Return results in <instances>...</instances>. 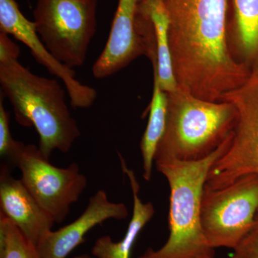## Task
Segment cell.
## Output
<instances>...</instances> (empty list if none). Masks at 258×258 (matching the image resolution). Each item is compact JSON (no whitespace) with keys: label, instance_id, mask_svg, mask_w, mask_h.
Instances as JSON below:
<instances>
[{"label":"cell","instance_id":"obj_15","mask_svg":"<svg viewBox=\"0 0 258 258\" xmlns=\"http://www.w3.org/2000/svg\"><path fill=\"white\" fill-rule=\"evenodd\" d=\"M118 157L122 171L128 177L132 188L133 195L132 217L121 240L114 242L108 235L97 239L91 249V254L95 258H130L132 248L139 233L155 214V209L152 203H144L139 198L140 186L134 171L127 166L124 158L119 152H118Z\"/></svg>","mask_w":258,"mask_h":258},{"label":"cell","instance_id":"obj_24","mask_svg":"<svg viewBox=\"0 0 258 258\" xmlns=\"http://www.w3.org/2000/svg\"><path fill=\"white\" fill-rule=\"evenodd\" d=\"M28 1L29 2V0H28Z\"/></svg>","mask_w":258,"mask_h":258},{"label":"cell","instance_id":"obj_2","mask_svg":"<svg viewBox=\"0 0 258 258\" xmlns=\"http://www.w3.org/2000/svg\"><path fill=\"white\" fill-rule=\"evenodd\" d=\"M0 85L19 124L36 129L44 157L49 159L54 151L68 153L72 149L81 130L57 80L37 76L17 59H9L0 61Z\"/></svg>","mask_w":258,"mask_h":258},{"label":"cell","instance_id":"obj_6","mask_svg":"<svg viewBox=\"0 0 258 258\" xmlns=\"http://www.w3.org/2000/svg\"><path fill=\"white\" fill-rule=\"evenodd\" d=\"M258 217V175L248 174L219 189H204L201 222L212 248L235 249Z\"/></svg>","mask_w":258,"mask_h":258},{"label":"cell","instance_id":"obj_5","mask_svg":"<svg viewBox=\"0 0 258 258\" xmlns=\"http://www.w3.org/2000/svg\"><path fill=\"white\" fill-rule=\"evenodd\" d=\"M98 0H37L33 11L40 40L61 63H85L97 28Z\"/></svg>","mask_w":258,"mask_h":258},{"label":"cell","instance_id":"obj_20","mask_svg":"<svg viewBox=\"0 0 258 258\" xmlns=\"http://www.w3.org/2000/svg\"><path fill=\"white\" fill-rule=\"evenodd\" d=\"M20 55V48L5 32H0V61L17 59Z\"/></svg>","mask_w":258,"mask_h":258},{"label":"cell","instance_id":"obj_21","mask_svg":"<svg viewBox=\"0 0 258 258\" xmlns=\"http://www.w3.org/2000/svg\"><path fill=\"white\" fill-rule=\"evenodd\" d=\"M74 258H95L93 257V256H90L88 255V254H81V255L79 256H76V257H74Z\"/></svg>","mask_w":258,"mask_h":258},{"label":"cell","instance_id":"obj_9","mask_svg":"<svg viewBox=\"0 0 258 258\" xmlns=\"http://www.w3.org/2000/svg\"><path fill=\"white\" fill-rule=\"evenodd\" d=\"M0 32L25 44L39 64L62 81L74 108H88L94 103L96 90L78 81L74 70L61 63L49 52L38 36L35 22L25 18L15 0H0Z\"/></svg>","mask_w":258,"mask_h":258},{"label":"cell","instance_id":"obj_13","mask_svg":"<svg viewBox=\"0 0 258 258\" xmlns=\"http://www.w3.org/2000/svg\"><path fill=\"white\" fill-rule=\"evenodd\" d=\"M0 209L35 247L55 224L22 179L13 177L5 165L0 169Z\"/></svg>","mask_w":258,"mask_h":258},{"label":"cell","instance_id":"obj_23","mask_svg":"<svg viewBox=\"0 0 258 258\" xmlns=\"http://www.w3.org/2000/svg\"><path fill=\"white\" fill-rule=\"evenodd\" d=\"M98 1H99V0H98Z\"/></svg>","mask_w":258,"mask_h":258},{"label":"cell","instance_id":"obj_14","mask_svg":"<svg viewBox=\"0 0 258 258\" xmlns=\"http://www.w3.org/2000/svg\"><path fill=\"white\" fill-rule=\"evenodd\" d=\"M227 36L235 60L252 71L258 64V0H230Z\"/></svg>","mask_w":258,"mask_h":258},{"label":"cell","instance_id":"obj_22","mask_svg":"<svg viewBox=\"0 0 258 258\" xmlns=\"http://www.w3.org/2000/svg\"><path fill=\"white\" fill-rule=\"evenodd\" d=\"M212 258H215V257H212ZM230 258H233V257H230Z\"/></svg>","mask_w":258,"mask_h":258},{"label":"cell","instance_id":"obj_10","mask_svg":"<svg viewBox=\"0 0 258 258\" xmlns=\"http://www.w3.org/2000/svg\"><path fill=\"white\" fill-rule=\"evenodd\" d=\"M128 215L125 204L110 201L104 190H98L81 216L59 230L47 232L37 245L38 253L41 258H66L85 242V236L93 227L108 220H125Z\"/></svg>","mask_w":258,"mask_h":258},{"label":"cell","instance_id":"obj_7","mask_svg":"<svg viewBox=\"0 0 258 258\" xmlns=\"http://www.w3.org/2000/svg\"><path fill=\"white\" fill-rule=\"evenodd\" d=\"M237 111L230 147L212 165L205 187L219 189L242 176L258 175V64L248 79L224 96Z\"/></svg>","mask_w":258,"mask_h":258},{"label":"cell","instance_id":"obj_18","mask_svg":"<svg viewBox=\"0 0 258 258\" xmlns=\"http://www.w3.org/2000/svg\"><path fill=\"white\" fill-rule=\"evenodd\" d=\"M3 95H0V157L10 166L18 167L25 144L13 139L10 132V113L5 110Z\"/></svg>","mask_w":258,"mask_h":258},{"label":"cell","instance_id":"obj_16","mask_svg":"<svg viewBox=\"0 0 258 258\" xmlns=\"http://www.w3.org/2000/svg\"><path fill=\"white\" fill-rule=\"evenodd\" d=\"M148 111L149 119L141 141L140 150L143 161L144 179L150 181L156 152L165 131L168 111L167 93L161 88L154 76L152 101Z\"/></svg>","mask_w":258,"mask_h":258},{"label":"cell","instance_id":"obj_17","mask_svg":"<svg viewBox=\"0 0 258 258\" xmlns=\"http://www.w3.org/2000/svg\"><path fill=\"white\" fill-rule=\"evenodd\" d=\"M0 258H41L37 247L0 212Z\"/></svg>","mask_w":258,"mask_h":258},{"label":"cell","instance_id":"obj_1","mask_svg":"<svg viewBox=\"0 0 258 258\" xmlns=\"http://www.w3.org/2000/svg\"><path fill=\"white\" fill-rule=\"evenodd\" d=\"M169 19V47L180 88L209 101H222L251 71L228 45L230 0H163Z\"/></svg>","mask_w":258,"mask_h":258},{"label":"cell","instance_id":"obj_11","mask_svg":"<svg viewBox=\"0 0 258 258\" xmlns=\"http://www.w3.org/2000/svg\"><path fill=\"white\" fill-rule=\"evenodd\" d=\"M140 0H118L108 41L92 68L96 79L110 77L145 55L137 22Z\"/></svg>","mask_w":258,"mask_h":258},{"label":"cell","instance_id":"obj_3","mask_svg":"<svg viewBox=\"0 0 258 258\" xmlns=\"http://www.w3.org/2000/svg\"><path fill=\"white\" fill-rule=\"evenodd\" d=\"M232 136L200 160L171 159L155 164L170 188L169 236L161 248L147 249L138 258L214 257V249L207 242L202 227V199L209 172L230 147Z\"/></svg>","mask_w":258,"mask_h":258},{"label":"cell","instance_id":"obj_12","mask_svg":"<svg viewBox=\"0 0 258 258\" xmlns=\"http://www.w3.org/2000/svg\"><path fill=\"white\" fill-rule=\"evenodd\" d=\"M137 32L148 58L157 57L152 64L153 74L165 92L177 88L169 47V19L163 0H140L137 22Z\"/></svg>","mask_w":258,"mask_h":258},{"label":"cell","instance_id":"obj_8","mask_svg":"<svg viewBox=\"0 0 258 258\" xmlns=\"http://www.w3.org/2000/svg\"><path fill=\"white\" fill-rule=\"evenodd\" d=\"M18 168L23 184L55 223L66 220L71 205L79 201L87 186L76 163L57 167L33 144L25 146Z\"/></svg>","mask_w":258,"mask_h":258},{"label":"cell","instance_id":"obj_19","mask_svg":"<svg viewBox=\"0 0 258 258\" xmlns=\"http://www.w3.org/2000/svg\"><path fill=\"white\" fill-rule=\"evenodd\" d=\"M234 251L233 258H258V217L253 228Z\"/></svg>","mask_w":258,"mask_h":258},{"label":"cell","instance_id":"obj_4","mask_svg":"<svg viewBox=\"0 0 258 258\" xmlns=\"http://www.w3.org/2000/svg\"><path fill=\"white\" fill-rule=\"evenodd\" d=\"M168 94L164 135L154 162L197 161L208 157L233 134L237 108L230 101H209L177 86Z\"/></svg>","mask_w":258,"mask_h":258}]
</instances>
